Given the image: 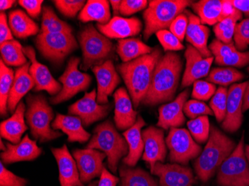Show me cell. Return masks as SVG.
I'll use <instances>...</instances> for the list:
<instances>
[{"mask_svg":"<svg viewBox=\"0 0 249 186\" xmlns=\"http://www.w3.org/2000/svg\"><path fill=\"white\" fill-rule=\"evenodd\" d=\"M26 103L27 108L25 117L31 134L36 140L43 143L62 135L59 131L51 128L50 124L54 118V113L44 96L29 94L26 98Z\"/></svg>","mask_w":249,"mask_h":186,"instance_id":"cell-5","label":"cell"},{"mask_svg":"<svg viewBox=\"0 0 249 186\" xmlns=\"http://www.w3.org/2000/svg\"><path fill=\"white\" fill-rule=\"evenodd\" d=\"M236 144L231 138L215 126L211 127L208 143L201 154L194 162V168L198 178L206 183L216 173L224 161L227 159Z\"/></svg>","mask_w":249,"mask_h":186,"instance_id":"cell-3","label":"cell"},{"mask_svg":"<svg viewBox=\"0 0 249 186\" xmlns=\"http://www.w3.org/2000/svg\"><path fill=\"white\" fill-rule=\"evenodd\" d=\"M184 112L186 116L192 119H195L199 116H213L211 107L206 103L198 100H190L186 102L184 106Z\"/></svg>","mask_w":249,"mask_h":186,"instance_id":"cell-43","label":"cell"},{"mask_svg":"<svg viewBox=\"0 0 249 186\" xmlns=\"http://www.w3.org/2000/svg\"><path fill=\"white\" fill-rule=\"evenodd\" d=\"M16 2V1L14 0H2L0 1V9L1 11H5V10L9 9L11 7L13 6L14 4Z\"/></svg>","mask_w":249,"mask_h":186,"instance_id":"cell-57","label":"cell"},{"mask_svg":"<svg viewBox=\"0 0 249 186\" xmlns=\"http://www.w3.org/2000/svg\"><path fill=\"white\" fill-rule=\"evenodd\" d=\"M152 174L159 177L160 186H193L195 183L191 169L176 163L157 162Z\"/></svg>","mask_w":249,"mask_h":186,"instance_id":"cell-18","label":"cell"},{"mask_svg":"<svg viewBox=\"0 0 249 186\" xmlns=\"http://www.w3.org/2000/svg\"><path fill=\"white\" fill-rule=\"evenodd\" d=\"M97 92L93 89L91 92H85L80 100L70 106L68 113L78 116L85 127L106 118L111 110L110 104H99L97 101Z\"/></svg>","mask_w":249,"mask_h":186,"instance_id":"cell-12","label":"cell"},{"mask_svg":"<svg viewBox=\"0 0 249 186\" xmlns=\"http://www.w3.org/2000/svg\"><path fill=\"white\" fill-rule=\"evenodd\" d=\"M0 147H1V150H2V151H6L7 148H5V145H4L2 139H1V146Z\"/></svg>","mask_w":249,"mask_h":186,"instance_id":"cell-60","label":"cell"},{"mask_svg":"<svg viewBox=\"0 0 249 186\" xmlns=\"http://www.w3.org/2000/svg\"><path fill=\"white\" fill-rule=\"evenodd\" d=\"M184 13L188 17L189 23L186 33V39L191 46L196 49L203 57H212V53L208 47L210 29L203 25L197 15L185 10Z\"/></svg>","mask_w":249,"mask_h":186,"instance_id":"cell-25","label":"cell"},{"mask_svg":"<svg viewBox=\"0 0 249 186\" xmlns=\"http://www.w3.org/2000/svg\"><path fill=\"white\" fill-rule=\"evenodd\" d=\"M27 180L21 178L9 171L3 166V162L0 164V186H25Z\"/></svg>","mask_w":249,"mask_h":186,"instance_id":"cell-49","label":"cell"},{"mask_svg":"<svg viewBox=\"0 0 249 186\" xmlns=\"http://www.w3.org/2000/svg\"></svg>","mask_w":249,"mask_h":186,"instance_id":"cell-62","label":"cell"},{"mask_svg":"<svg viewBox=\"0 0 249 186\" xmlns=\"http://www.w3.org/2000/svg\"><path fill=\"white\" fill-rule=\"evenodd\" d=\"M144 151L142 160L149 163L152 173L157 162L163 163L166 159L167 148L164 140V132L157 127H148L142 131Z\"/></svg>","mask_w":249,"mask_h":186,"instance_id":"cell-16","label":"cell"},{"mask_svg":"<svg viewBox=\"0 0 249 186\" xmlns=\"http://www.w3.org/2000/svg\"><path fill=\"white\" fill-rule=\"evenodd\" d=\"M92 71L97 80L98 103H108V96H111L114 89L121 82L112 60L106 61L102 65L92 67Z\"/></svg>","mask_w":249,"mask_h":186,"instance_id":"cell-19","label":"cell"},{"mask_svg":"<svg viewBox=\"0 0 249 186\" xmlns=\"http://www.w3.org/2000/svg\"><path fill=\"white\" fill-rule=\"evenodd\" d=\"M115 102L114 121L116 127L120 131H127L137 121V112L133 109L131 97L128 96L126 89L120 88L114 95Z\"/></svg>","mask_w":249,"mask_h":186,"instance_id":"cell-23","label":"cell"},{"mask_svg":"<svg viewBox=\"0 0 249 186\" xmlns=\"http://www.w3.org/2000/svg\"><path fill=\"white\" fill-rule=\"evenodd\" d=\"M145 125V121L141 116H138L135 124L123 133L128 145V153L123 159V164L134 167L138 163L144 151V142L141 129Z\"/></svg>","mask_w":249,"mask_h":186,"instance_id":"cell-27","label":"cell"},{"mask_svg":"<svg viewBox=\"0 0 249 186\" xmlns=\"http://www.w3.org/2000/svg\"><path fill=\"white\" fill-rule=\"evenodd\" d=\"M56 8L67 17H75L85 5L84 0H55L53 1Z\"/></svg>","mask_w":249,"mask_h":186,"instance_id":"cell-42","label":"cell"},{"mask_svg":"<svg viewBox=\"0 0 249 186\" xmlns=\"http://www.w3.org/2000/svg\"><path fill=\"white\" fill-rule=\"evenodd\" d=\"M82 120L78 116L58 113L52 124L54 131L61 130L68 135V142L84 143L89 140L90 134L85 131Z\"/></svg>","mask_w":249,"mask_h":186,"instance_id":"cell-28","label":"cell"},{"mask_svg":"<svg viewBox=\"0 0 249 186\" xmlns=\"http://www.w3.org/2000/svg\"><path fill=\"white\" fill-rule=\"evenodd\" d=\"M245 153H246V159H247L248 162H249V145H247V146L246 147Z\"/></svg>","mask_w":249,"mask_h":186,"instance_id":"cell-59","label":"cell"},{"mask_svg":"<svg viewBox=\"0 0 249 186\" xmlns=\"http://www.w3.org/2000/svg\"><path fill=\"white\" fill-rule=\"evenodd\" d=\"M188 23V17L187 15L184 13L180 14L172 22V24L169 26V30L180 41H182L186 37Z\"/></svg>","mask_w":249,"mask_h":186,"instance_id":"cell-51","label":"cell"},{"mask_svg":"<svg viewBox=\"0 0 249 186\" xmlns=\"http://www.w3.org/2000/svg\"><path fill=\"white\" fill-rule=\"evenodd\" d=\"M228 92L229 89L224 86H219L210 102V107L218 122H222L225 119L227 109Z\"/></svg>","mask_w":249,"mask_h":186,"instance_id":"cell-41","label":"cell"},{"mask_svg":"<svg viewBox=\"0 0 249 186\" xmlns=\"http://www.w3.org/2000/svg\"><path fill=\"white\" fill-rule=\"evenodd\" d=\"M122 1L120 0H110V3L111 5L112 8H113V13H114V17H117L120 15V5H121Z\"/></svg>","mask_w":249,"mask_h":186,"instance_id":"cell-58","label":"cell"},{"mask_svg":"<svg viewBox=\"0 0 249 186\" xmlns=\"http://www.w3.org/2000/svg\"><path fill=\"white\" fill-rule=\"evenodd\" d=\"M78 40L83 57L80 66L82 70L88 71L115 57L114 43L98 32L93 24H88L78 32Z\"/></svg>","mask_w":249,"mask_h":186,"instance_id":"cell-4","label":"cell"},{"mask_svg":"<svg viewBox=\"0 0 249 186\" xmlns=\"http://www.w3.org/2000/svg\"><path fill=\"white\" fill-rule=\"evenodd\" d=\"M110 2L106 0H89L78 15L82 22L96 21L99 24H107L110 20Z\"/></svg>","mask_w":249,"mask_h":186,"instance_id":"cell-32","label":"cell"},{"mask_svg":"<svg viewBox=\"0 0 249 186\" xmlns=\"http://www.w3.org/2000/svg\"><path fill=\"white\" fill-rule=\"evenodd\" d=\"M248 110H249V83L243 96V112L247 111Z\"/></svg>","mask_w":249,"mask_h":186,"instance_id":"cell-56","label":"cell"},{"mask_svg":"<svg viewBox=\"0 0 249 186\" xmlns=\"http://www.w3.org/2000/svg\"><path fill=\"white\" fill-rule=\"evenodd\" d=\"M79 57H72L70 59L64 74L58 78L62 84V90L56 96L50 98L53 104H58L72 99L82 91H86L91 84L92 77L81 72L78 69L80 64Z\"/></svg>","mask_w":249,"mask_h":186,"instance_id":"cell-11","label":"cell"},{"mask_svg":"<svg viewBox=\"0 0 249 186\" xmlns=\"http://www.w3.org/2000/svg\"><path fill=\"white\" fill-rule=\"evenodd\" d=\"M187 0H152L143 13V37L145 40L161 30H167L176 17L191 5Z\"/></svg>","mask_w":249,"mask_h":186,"instance_id":"cell-7","label":"cell"},{"mask_svg":"<svg viewBox=\"0 0 249 186\" xmlns=\"http://www.w3.org/2000/svg\"><path fill=\"white\" fill-rule=\"evenodd\" d=\"M249 81L234 84L228 92L227 109L222 127L229 133H234L240 129L243 123V103L245 91Z\"/></svg>","mask_w":249,"mask_h":186,"instance_id":"cell-15","label":"cell"},{"mask_svg":"<svg viewBox=\"0 0 249 186\" xmlns=\"http://www.w3.org/2000/svg\"><path fill=\"white\" fill-rule=\"evenodd\" d=\"M191 6L203 25L213 26L225 19L223 0H201Z\"/></svg>","mask_w":249,"mask_h":186,"instance_id":"cell-30","label":"cell"},{"mask_svg":"<svg viewBox=\"0 0 249 186\" xmlns=\"http://www.w3.org/2000/svg\"><path fill=\"white\" fill-rule=\"evenodd\" d=\"M18 2L32 17H38L42 11L43 0H19Z\"/></svg>","mask_w":249,"mask_h":186,"instance_id":"cell-52","label":"cell"},{"mask_svg":"<svg viewBox=\"0 0 249 186\" xmlns=\"http://www.w3.org/2000/svg\"><path fill=\"white\" fill-rule=\"evenodd\" d=\"M209 50L215 56V59L226 57L235 51H238L233 42L231 43H224L217 39L213 40L212 43L210 44Z\"/></svg>","mask_w":249,"mask_h":186,"instance_id":"cell-48","label":"cell"},{"mask_svg":"<svg viewBox=\"0 0 249 186\" xmlns=\"http://www.w3.org/2000/svg\"><path fill=\"white\" fill-rule=\"evenodd\" d=\"M231 2L236 9L249 17V0H232Z\"/></svg>","mask_w":249,"mask_h":186,"instance_id":"cell-55","label":"cell"},{"mask_svg":"<svg viewBox=\"0 0 249 186\" xmlns=\"http://www.w3.org/2000/svg\"><path fill=\"white\" fill-rule=\"evenodd\" d=\"M8 24L13 35L17 38L25 39L36 35L39 32L38 25L20 9L10 12Z\"/></svg>","mask_w":249,"mask_h":186,"instance_id":"cell-31","label":"cell"},{"mask_svg":"<svg viewBox=\"0 0 249 186\" xmlns=\"http://www.w3.org/2000/svg\"><path fill=\"white\" fill-rule=\"evenodd\" d=\"M15 72L12 68L5 65L1 59L0 61V114L7 116L8 99L10 92L15 80Z\"/></svg>","mask_w":249,"mask_h":186,"instance_id":"cell-36","label":"cell"},{"mask_svg":"<svg viewBox=\"0 0 249 186\" xmlns=\"http://www.w3.org/2000/svg\"><path fill=\"white\" fill-rule=\"evenodd\" d=\"M26 111L25 103L20 101L11 118L1 122L0 132L2 138L15 145L21 142L22 134L28 129L24 120Z\"/></svg>","mask_w":249,"mask_h":186,"instance_id":"cell-29","label":"cell"},{"mask_svg":"<svg viewBox=\"0 0 249 186\" xmlns=\"http://www.w3.org/2000/svg\"><path fill=\"white\" fill-rule=\"evenodd\" d=\"M187 127L192 136L198 143H205L208 140L211 132V125L207 116H199L187 122Z\"/></svg>","mask_w":249,"mask_h":186,"instance_id":"cell-40","label":"cell"},{"mask_svg":"<svg viewBox=\"0 0 249 186\" xmlns=\"http://www.w3.org/2000/svg\"><path fill=\"white\" fill-rule=\"evenodd\" d=\"M96 28L101 34L109 39H127L138 35L142 30V25L138 18L114 17L107 24L97 23Z\"/></svg>","mask_w":249,"mask_h":186,"instance_id":"cell-20","label":"cell"},{"mask_svg":"<svg viewBox=\"0 0 249 186\" xmlns=\"http://www.w3.org/2000/svg\"><path fill=\"white\" fill-rule=\"evenodd\" d=\"M188 89L183 91L173 101L163 104L159 108V117L157 126L163 129L178 128L185 123L184 106L189 96Z\"/></svg>","mask_w":249,"mask_h":186,"instance_id":"cell-21","label":"cell"},{"mask_svg":"<svg viewBox=\"0 0 249 186\" xmlns=\"http://www.w3.org/2000/svg\"><path fill=\"white\" fill-rule=\"evenodd\" d=\"M148 5L146 0H123L120 5V13L123 16H130L142 11Z\"/></svg>","mask_w":249,"mask_h":186,"instance_id":"cell-50","label":"cell"},{"mask_svg":"<svg viewBox=\"0 0 249 186\" xmlns=\"http://www.w3.org/2000/svg\"><path fill=\"white\" fill-rule=\"evenodd\" d=\"M154 49L137 38L119 40L117 52L123 63L129 62L145 54H150Z\"/></svg>","mask_w":249,"mask_h":186,"instance_id":"cell-33","label":"cell"},{"mask_svg":"<svg viewBox=\"0 0 249 186\" xmlns=\"http://www.w3.org/2000/svg\"><path fill=\"white\" fill-rule=\"evenodd\" d=\"M13 40V34L9 28L7 15L4 12H1V15H0V43Z\"/></svg>","mask_w":249,"mask_h":186,"instance_id":"cell-53","label":"cell"},{"mask_svg":"<svg viewBox=\"0 0 249 186\" xmlns=\"http://www.w3.org/2000/svg\"><path fill=\"white\" fill-rule=\"evenodd\" d=\"M217 184L220 186H249V165L244 149V134L231 154L218 169Z\"/></svg>","mask_w":249,"mask_h":186,"instance_id":"cell-8","label":"cell"},{"mask_svg":"<svg viewBox=\"0 0 249 186\" xmlns=\"http://www.w3.org/2000/svg\"><path fill=\"white\" fill-rule=\"evenodd\" d=\"M87 148L103 151L107 156L109 169L113 173L117 172L120 159L128 153L126 140L117 132L114 124L110 120L96 127Z\"/></svg>","mask_w":249,"mask_h":186,"instance_id":"cell-6","label":"cell"},{"mask_svg":"<svg viewBox=\"0 0 249 186\" xmlns=\"http://www.w3.org/2000/svg\"><path fill=\"white\" fill-rule=\"evenodd\" d=\"M88 186H98V182H93V183H90V184L88 185Z\"/></svg>","mask_w":249,"mask_h":186,"instance_id":"cell-61","label":"cell"},{"mask_svg":"<svg viewBox=\"0 0 249 186\" xmlns=\"http://www.w3.org/2000/svg\"><path fill=\"white\" fill-rule=\"evenodd\" d=\"M244 77V75L236 68L218 67L213 68L206 80L210 83L226 87L231 84L241 81Z\"/></svg>","mask_w":249,"mask_h":186,"instance_id":"cell-39","label":"cell"},{"mask_svg":"<svg viewBox=\"0 0 249 186\" xmlns=\"http://www.w3.org/2000/svg\"><path fill=\"white\" fill-rule=\"evenodd\" d=\"M36 44L39 52L55 64H62L67 56L78 49L72 34L40 32L36 37Z\"/></svg>","mask_w":249,"mask_h":186,"instance_id":"cell-9","label":"cell"},{"mask_svg":"<svg viewBox=\"0 0 249 186\" xmlns=\"http://www.w3.org/2000/svg\"><path fill=\"white\" fill-rule=\"evenodd\" d=\"M166 144L169 150V160L176 164L186 166L201 153V146L194 141L190 132L183 128L169 130Z\"/></svg>","mask_w":249,"mask_h":186,"instance_id":"cell-10","label":"cell"},{"mask_svg":"<svg viewBox=\"0 0 249 186\" xmlns=\"http://www.w3.org/2000/svg\"><path fill=\"white\" fill-rule=\"evenodd\" d=\"M161 57V51L157 47L150 54L117 66V71L124 80L135 108L149 92L155 67Z\"/></svg>","mask_w":249,"mask_h":186,"instance_id":"cell-1","label":"cell"},{"mask_svg":"<svg viewBox=\"0 0 249 186\" xmlns=\"http://www.w3.org/2000/svg\"><path fill=\"white\" fill-rule=\"evenodd\" d=\"M30 67L31 62H28L25 65L18 67L15 70V80L8 102V109L11 113H15L21 99L36 86L29 74Z\"/></svg>","mask_w":249,"mask_h":186,"instance_id":"cell-26","label":"cell"},{"mask_svg":"<svg viewBox=\"0 0 249 186\" xmlns=\"http://www.w3.org/2000/svg\"><path fill=\"white\" fill-rule=\"evenodd\" d=\"M42 33L72 34V29L67 22L61 20L50 6L43 7L42 14Z\"/></svg>","mask_w":249,"mask_h":186,"instance_id":"cell-37","label":"cell"},{"mask_svg":"<svg viewBox=\"0 0 249 186\" xmlns=\"http://www.w3.org/2000/svg\"><path fill=\"white\" fill-rule=\"evenodd\" d=\"M182 61L180 55L167 52L158 61L149 92L142 104L154 106L173 100L178 86Z\"/></svg>","mask_w":249,"mask_h":186,"instance_id":"cell-2","label":"cell"},{"mask_svg":"<svg viewBox=\"0 0 249 186\" xmlns=\"http://www.w3.org/2000/svg\"><path fill=\"white\" fill-rule=\"evenodd\" d=\"M216 91V87L213 84L198 80L194 82L192 97L196 100L208 101L213 96Z\"/></svg>","mask_w":249,"mask_h":186,"instance_id":"cell-46","label":"cell"},{"mask_svg":"<svg viewBox=\"0 0 249 186\" xmlns=\"http://www.w3.org/2000/svg\"><path fill=\"white\" fill-rule=\"evenodd\" d=\"M186 68L183 76L181 86L188 87L200 78L207 76L210 73L213 57H205L190 44L187 45L184 53Z\"/></svg>","mask_w":249,"mask_h":186,"instance_id":"cell-17","label":"cell"},{"mask_svg":"<svg viewBox=\"0 0 249 186\" xmlns=\"http://www.w3.org/2000/svg\"><path fill=\"white\" fill-rule=\"evenodd\" d=\"M120 180L118 177L113 175L106 169H103L100 177V180L98 183V186H116Z\"/></svg>","mask_w":249,"mask_h":186,"instance_id":"cell-54","label":"cell"},{"mask_svg":"<svg viewBox=\"0 0 249 186\" xmlns=\"http://www.w3.org/2000/svg\"><path fill=\"white\" fill-rule=\"evenodd\" d=\"M51 151L58 163L61 186H84L77 164L67 145H64L61 148H52Z\"/></svg>","mask_w":249,"mask_h":186,"instance_id":"cell-22","label":"cell"},{"mask_svg":"<svg viewBox=\"0 0 249 186\" xmlns=\"http://www.w3.org/2000/svg\"><path fill=\"white\" fill-rule=\"evenodd\" d=\"M243 17V14L236 9L234 13L228 17L222 19L213 28L214 34L216 39L224 43H231L234 36L235 28L236 22Z\"/></svg>","mask_w":249,"mask_h":186,"instance_id":"cell-38","label":"cell"},{"mask_svg":"<svg viewBox=\"0 0 249 186\" xmlns=\"http://www.w3.org/2000/svg\"><path fill=\"white\" fill-rule=\"evenodd\" d=\"M120 186H158L156 180L141 168L132 169L123 164L120 169Z\"/></svg>","mask_w":249,"mask_h":186,"instance_id":"cell-34","label":"cell"},{"mask_svg":"<svg viewBox=\"0 0 249 186\" xmlns=\"http://www.w3.org/2000/svg\"><path fill=\"white\" fill-rule=\"evenodd\" d=\"M233 39L235 46L238 51H243L247 49L249 45V18L236 24Z\"/></svg>","mask_w":249,"mask_h":186,"instance_id":"cell-45","label":"cell"},{"mask_svg":"<svg viewBox=\"0 0 249 186\" xmlns=\"http://www.w3.org/2000/svg\"><path fill=\"white\" fill-rule=\"evenodd\" d=\"M23 52L31 62L29 74L36 85L34 92L45 90L51 96L58 95L62 90V85L53 78L48 67L37 61L36 51L33 47L25 46L23 47Z\"/></svg>","mask_w":249,"mask_h":186,"instance_id":"cell-13","label":"cell"},{"mask_svg":"<svg viewBox=\"0 0 249 186\" xmlns=\"http://www.w3.org/2000/svg\"><path fill=\"white\" fill-rule=\"evenodd\" d=\"M156 36L165 51L172 52L173 51H180L184 50V47L181 41L170 31L166 29L159 31L157 32Z\"/></svg>","mask_w":249,"mask_h":186,"instance_id":"cell-44","label":"cell"},{"mask_svg":"<svg viewBox=\"0 0 249 186\" xmlns=\"http://www.w3.org/2000/svg\"><path fill=\"white\" fill-rule=\"evenodd\" d=\"M215 62L220 66L243 67L249 64V51H236L226 57L216 58Z\"/></svg>","mask_w":249,"mask_h":186,"instance_id":"cell-47","label":"cell"},{"mask_svg":"<svg viewBox=\"0 0 249 186\" xmlns=\"http://www.w3.org/2000/svg\"><path fill=\"white\" fill-rule=\"evenodd\" d=\"M0 52L5 65L20 67L27 64L23 47L18 40H10L0 43Z\"/></svg>","mask_w":249,"mask_h":186,"instance_id":"cell-35","label":"cell"},{"mask_svg":"<svg viewBox=\"0 0 249 186\" xmlns=\"http://www.w3.org/2000/svg\"><path fill=\"white\" fill-rule=\"evenodd\" d=\"M72 154L76 160L80 180L83 184L101 177L105 169L103 160L107 157L106 153L96 149L86 148L75 150Z\"/></svg>","mask_w":249,"mask_h":186,"instance_id":"cell-14","label":"cell"},{"mask_svg":"<svg viewBox=\"0 0 249 186\" xmlns=\"http://www.w3.org/2000/svg\"><path fill=\"white\" fill-rule=\"evenodd\" d=\"M6 151L1 153V159L5 164L32 161L37 159L42 153V149L37 145V141L32 140L29 135H25L19 143H7Z\"/></svg>","mask_w":249,"mask_h":186,"instance_id":"cell-24","label":"cell"}]
</instances>
